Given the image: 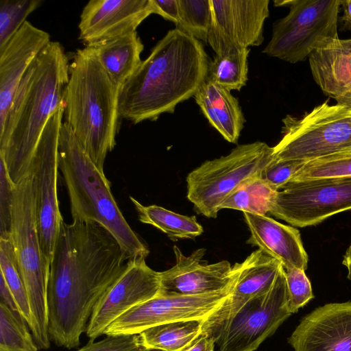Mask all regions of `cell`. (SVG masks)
Segmentation results:
<instances>
[{"label":"cell","mask_w":351,"mask_h":351,"mask_svg":"<svg viewBox=\"0 0 351 351\" xmlns=\"http://www.w3.org/2000/svg\"><path fill=\"white\" fill-rule=\"evenodd\" d=\"M64 112L63 104L49 119L29 167L34 180L36 217L40 245L49 265L63 221L58 199L57 180L58 142Z\"/></svg>","instance_id":"8fae6325"},{"label":"cell","mask_w":351,"mask_h":351,"mask_svg":"<svg viewBox=\"0 0 351 351\" xmlns=\"http://www.w3.org/2000/svg\"><path fill=\"white\" fill-rule=\"evenodd\" d=\"M15 185L3 159L0 157V238L2 239H10Z\"/></svg>","instance_id":"e575fe53"},{"label":"cell","mask_w":351,"mask_h":351,"mask_svg":"<svg viewBox=\"0 0 351 351\" xmlns=\"http://www.w3.org/2000/svg\"><path fill=\"white\" fill-rule=\"evenodd\" d=\"M291 315L283 266L271 289L249 300L221 329L219 351H255Z\"/></svg>","instance_id":"7c38bea8"},{"label":"cell","mask_w":351,"mask_h":351,"mask_svg":"<svg viewBox=\"0 0 351 351\" xmlns=\"http://www.w3.org/2000/svg\"><path fill=\"white\" fill-rule=\"evenodd\" d=\"M351 210V176L291 181L278 191L269 213L293 226L320 223Z\"/></svg>","instance_id":"30bf717a"},{"label":"cell","mask_w":351,"mask_h":351,"mask_svg":"<svg viewBox=\"0 0 351 351\" xmlns=\"http://www.w3.org/2000/svg\"><path fill=\"white\" fill-rule=\"evenodd\" d=\"M118 93L91 47L77 49L69 64L64 122L103 174L107 154L116 145Z\"/></svg>","instance_id":"277c9868"},{"label":"cell","mask_w":351,"mask_h":351,"mask_svg":"<svg viewBox=\"0 0 351 351\" xmlns=\"http://www.w3.org/2000/svg\"><path fill=\"white\" fill-rule=\"evenodd\" d=\"M282 123L272 160L306 162L351 150V108L346 106L326 101L300 117L287 115Z\"/></svg>","instance_id":"ba28073f"},{"label":"cell","mask_w":351,"mask_h":351,"mask_svg":"<svg viewBox=\"0 0 351 351\" xmlns=\"http://www.w3.org/2000/svg\"><path fill=\"white\" fill-rule=\"evenodd\" d=\"M26 321L0 303V351H38Z\"/></svg>","instance_id":"f546056e"},{"label":"cell","mask_w":351,"mask_h":351,"mask_svg":"<svg viewBox=\"0 0 351 351\" xmlns=\"http://www.w3.org/2000/svg\"><path fill=\"white\" fill-rule=\"evenodd\" d=\"M203 322L204 319H192L149 328L138 335L141 345L147 351H180L199 337Z\"/></svg>","instance_id":"d4e9b609"},{"label":"cell","mask_w":351,"mask_h":351,"mask_svg":"<svg viewBox=\"0 0 351 351\" xmlns=\"http://www.w3.org/2000/svg\"><path fill=\"white\" fill-rule=\"evenodd\" d=\"M138 335L129 336H106L104 339L90 341L77 351H141Z\"/></svg>","instance_id":"8d00e7d4"},{"label":"cell","mask_w":351,"mask_h":351,"mask_svg":"<svg viewBox=\"0 0 351 351\" xmlns=\"http://www.w3.org/2000/svg\"><path fill=\"white\" fill-rule=\"evenodd\" d=\"M193 342H194V341H193ZM191 344H192V343H191ZM191 345H190V346H191ZM190 346H187L186 348H184L183 350H180V351H186V349H187ZM141 351H147V350H141Z\"/></svg>","instance_id":"7bdbcfd3"},{"label":"cell","mask_w":351,"mask_h":351,"mask_svg":"<svg viewBox=\"0 0 351 351\" xmlns=\"http://www.w3.org/2000/svg\"><path fill=\"white\" fill-rule=\"evenodd\" d=\"M0 274L14 296L19 313L30 328L32 317L27 289L10 239L0 238Z\"/></svg>","instance_id":"f1b7e54d"},{"label":"cell","mask_w":351,"mask_h":351,"mask_svg":"<svg viewBox=\"0 0 351 351\" xmlns=\"http://www.w3.org/2000/svg\"><path fill=\"white\" fill-rule=\"evenodd\" d=\"M261 176L245 182L221 204L220 209L230 208L266 215L273 205L276 192Z\"/></svg>","instance_id":"83f0119b"},{"label":"cell","mask_w":351,"mask_h":351,"mask_svg":"<svg viewBox=\"0 0 351 351\" xmlns=\"http://www.w3.org/2000/svg\"><path fill=\"white\" fill-rule=\"evenodd\" d=\"M154 14H158L165 20L178 24L180 20L178 0H152Z\"/></svg>","instance_id":"74e56055"},{"label":"cell","mask_w":351,"mask_h":351,"mask_svg":"<svg viewBox=\"0 0 351 351\" xmlns=\"http://www.w3.org/2000/svg\"><path fill=\"white\" fill-rule=\"evenodd\" d=\"M234 266L237 278L231 293L202 324L201 335L214 341L221 329L249 300L271 289L282 265L258 249Z\"/></svg>","instance_id":"2e32d148"},{"label":"cell","mask_w":351,"mask_h":351,"mask_svg":"<svg viewBox=\"0 0 351 351\" xmlns=\"http://www.w3.org/2000/svg\"><path fill=\"white\" fill-rule=\"evenodd\" d=\"M243 215L250 232L247 243L258 247L280 261L285 269L298 268L305 271L307 269L308 255L297 228L266 215L249 213H243Z\"/></svg>","instance_id":"44dd1931"},{"label":"cell","mask_w":351,"mask_h":351,"mask_svg":"<svg viewBox=\"0 0 351 351\" xmlns=\"http://www.w3.org/2000/svg\"><path fill=\"white\" fill-rule=\"evenodd\" d=\"M0 303L7 306L10 309L14 312H18V307L16 306L14 296L8 286L3 277L0 274Z\"/></svg>","instance_id":"f35d334b"},{"label":"cell","mask_w":351,"mask_h":351,"mask_svg":"<svg viewBox=\"0 0 351 351\" xmlns=\"http://www.w3.org/2000/svg\"><path fill=\"white\" fill-rule=\"evenodd\" d=\"M130 198L141 222L154 226L173 241L193 239L203 233L195 216L178 214L157 205L144 206L134 197Z\"/></svg>","instance_id":"484cf974"},{"label":"cell","mask_w":351,"mask_h":351,"mask_svg":"<svg viewBox=\"0 0 351 351\" xmlns=\"http://www.w3.org/2000/svg\"><path fill=\"white\" fill-rule=\"evenodd\" d=\"M131 258L114 237L91 221H62L49 265L47 285L50 339L78 347L93 309Z\"/></svg>","instance_id":"6da1fadb"},{"label":"cell","mask_w":351,"mask_h":351,"mask_svg":"<svg viewBox=\"0 0 351 351\" xmlns=\"http://www.w3.org/2000/svg\"><path fill=\"white\" fill-rule=\"evenodd\" d=\"M346 176H351V150L306 162L294 174L289 182L318 178Z\"/></svg>","instance_id":"1f68e13d"},{"label":"cell","mask_w":351,"mask_h":351,"mask_svg":"<svg viewBox=\"0 0 351 351\" xmlns=\"http://www.w3.org/2000/svg\"><path fill=\"white\" fill-rule=\"evenodd\" d=\"M176 264L160 271L161 291L180 295H199L221 291L234 280L235 271L228 261L208 264L203 257L205 248H199L189 256L173 246Z\"/></svg>","instance_id":"d6986e66"},{"label":"cell","mask_w":351,"mask_h":351,"mask_svg":"<svg viewBox=\"0 0 351 351\" xmlns=\"http://www.w3.org/2000/svg\"><path fill=\"white\" fill-rule=\"evenodd\" d=\"M50 41L49 33L26 21L0 49V128L5 123L23 75Z\"/></svg>","instance_id":"ffe728a7"},{"label":"cell","mask_w":351,"mask_h":351,"mask_svg":"<svg viewBox=\"0 0 351 351\" xmlns=\"http://www.w3.org/2000/svg\"><path fill=\"white\" fill-rule=\"evenodd\" d=\"M69 64L62 45L50 41L32 62L17 86L0 128V157L15 184L30 173L32 156L45 125L64 104Z\"/></svg>","instance_id":"3957f363"},{"label":"cell","mask_w":351,"mask_h":351,"mask_svg":"<svg viewBox=\"0 0 351 351\" xmlns=\"http://www.w3.org/2000/svg\"><path fill=\"white\" fill-rule=\"evenodd\" d=\"M285 276L288 292V306L292 314L314 298V295L311 282L304 270L298 268L285 269Z\"/></svg>","instance_id":"836d02e7"},{"label":"cell","mask_w":351,"mask_h":351,"mask_svg":"<svg viewBox=\"0 0 351 351\" xmlns=\"http://www.w3.org/2000/svg\"><path fill=\"white\" fill-rule=\"evenodd\" d=\"M160 290V273L150 268L145 258L131 259L95 305L86 331L87 337L95 340L101 336L117 318Z\"/></svg>","instance_id":"9a60e30c"},{"label":"cell","mask_w":351,"mask_h":351,"mask_svg":"<svg viewBox=\"0 0 351 351\" xmlns=\"http://www.w3.org/2000/svg\"><path fill=\"white\" fill-rule=\"evenodd\" d=\"M43 3L42 0H1L0 49L26 21V18Z\"/></svg>","instance_id":"d6a6232c"},{"label":"cell","mask_w":351,"mask_h":351,"mask_svg":"<svg viewBox=\"0 0 351 351\" xmlns=\"http://www.w3.org/2000/svg\"><path fill=\"white\" fill-rule=\"evenodd\" d=\"M211 26L208 43L215 55L249 49L263 41L269 0H210Z\"/></svg>","instance_id":"5bb4252c"},{"label":"cell","mask_w":351,"mask_h":351,"mask_svg":"<svg viewBox=\"0 0 351 351\" xmlns=\"http://www.w3.org/2000/svg\"><path fill=\"white\" fill-rule=\"evenodd\" d=\"M209 123L232 143H237L245 118L238 99L230 91L206 77L194 95Z\"/></svg>","instance_id":"603a6c76"},{"label":"cell","mask_w":351,"mask_h":351,"mask_svg":"<svg viewBox=\"0 0 351 351\" xmlns=\"http://www.w3.org/2000/svg\"><path fill=\"white\" fill-rule=\"evenodd\" d=\"M287 341L294 351H351V301L317 307L302 317Z\"/></svg>","instance_id":"ac0fdd59"},{"label":"cell","mask_w":351,"mask_h":351,"mask_svg":"<svg viewBox=\"0 0 351 351\" xmlns=\"http://www.w3.org/2000/svg\"><path fill=\"white\" fill-rule=\"evenodd\" d=\"M58 163L73 220L99 223L114 237L131 259H146L149 251L124 218L111 192L110 182L65 122L60 132Z\"/></svg>","instance_id":"5b68a950"},{"label":"cell","mask_w":351,"mask_h":351,"mask_svg":"<svg viewBox=\"0 0 351 351\" xmlns=\"http://www.w3.org/2000/svg\"><path fill=\"white\" fill-rule=\"evenodd\" d=\"M208 62L199 40L176 27L169 30L119 88L120 119L136 124L173 113L178 104L194 97Z\"/></svg>","instance_id":"7a4b0ae2"},{"label":"cell","mask_w":351,"mask_h":351,"mask_svg":"<svg viewBox=\"0 0 351 351\" xmlns=\"http://www.w3.org/2000/svg\"><path fill=\"white\" fill-rule=\"evenodd\" d=\"M235 276L226 289L199 295H180L160 291L154 298L130 308L112 322L104 331L106 336H129L166 323L205 319L231 293Z\"/></svg>","instance_id":"4fadbf2b"},{"label":"cell","mask_w":351,"mask_h":351,"mask_svg":"<svg viewBox=\"0 0 351 351\" xmlns=\"http://www.w3.org/2000/svg\"><path fill=\"white\" fill-rule=\"evenodd\" d=\"M178 3L180 20L176 28L207 43L212 19L210 0H178Z\"/></svg>","instance_id":"4dcf8cb0"},{"label":"cell","mask_w":351,"mask_h":351,"mask_svg":"<svg viewBox=\"0 0 351 351\" xmlns=\"http://www.w3.org/2000/svg\"><path fill=\"white\" fill-rule=\"evenodd\" d=\"M250 49H236L215 55L208 62L206 78L231 91L240 90L247 82Z\"/></svg>","instance_id":"4316f807"},{"label":"cell","mask_w":351,"mask_h":351,"mask_svg":"<svg viewBox=\"0 0 351 351\" xmlns=\"http://www.w3.org/2000/svg\"><path fill=\"white\" fill-rule=\"evenodd\" d=\"M152 14V0H90L80 14L79 39L90 47L132 33Z\"/></svg>","instance_id":"e0dca14e"},{"label":"cell","mask_w":351,"mask_h":351,"mask_svg":"<svg viewBox=\"0 0 351 351\" xmlns=\"http://www.w3.org/2000/svg\"><path fill=\"white\" fill-rule=\"evenodd\" d=\"M342 264L347 268V278L351 281V243L343 255Z\"/></svg>","instance_id":"b9f144b4"},{"label":"cell","mask_w":351,"mask_h":351,"mask_svg":"<svg viewBox=\"0 0 351 351\" xmlns=\"http://www.w3.org/2000/svg\"><path fill=\"white\" fill-rule=\"evenodd\" d=\"M273 147L261 141L237 145L228 155L206 160L186 179L187 198L197 214L216 218L226 199L260 177L272 160Z\"/></svg>","instance_id":"52a82bcc"},{"label":"cell","mask_w":351,"mask_h":351,"mask_svg":"<svg viewBox=\"0 0 351 351\" xmlns=\"http://www.w3.org/2000/svg\"><path fill=\"white\" fill-rule=\"evenodd\" d=\"M90 47L119 88L134 73L143 61L141 54L144 45L136 31Z\"/></svg>","instance_id":"cb8c5ba5"},{"label":"cell","mask_w":351,"mask_h":351,"mask_svg":"<svg viewBox=\"0 0 351 351\" xmlns=\"http://www.w3.org/2000/svg\"><path fill=\"white\" fill-rule=\"evenodd\" d=\"M274 5L288 7L289 11L274 23L271 39L263 51L266 55L296 63L339 38L341 0H276Z\"/></svg>","instance_id":"9c48e42d"},{"label":"cell","mask_w":351,"mask_h":351,"mask_svg":"<svg viewBox=\"0 0 351 351\" xmlns=\"http://www.w3.org/2000/svg\"><path fill=\"white\" fill-rule=\"evenodd\" d=\"M306 163L302 160H271L261 178L276 191L281 189Z\"/></svg>","instance_id":"d590c367"},{"label":"cell","mask_w":351,"mask_h":351,"mask_svg":"<svg viewBox=\"0 0 351 351\" xmlns=\"http://www.w3.org/2000/svg\"><path fill=\"white\" fill-rule=\"evenodd\" d=\"M215 344L213 339L200 335L186 351H215Z\"/></svg>","instance_id":"ab89813d"},{"label":"cell","mask_w":351,"mask_h":351,"mask_svg":"<svg viewBox=\"0 0 351 351\" xmlns=\"http://www.w3.org/2000/svg\"><path fill=\"white\" fill-rule=\"evenodd\" d=\"M343 16L341 21L346 29L351 31V0H341Z\"/></svg>","instance_id":"60d3db41"},{"label":"cell","mask_w":351,"mask_h":351,"mask_svg":"<svg viewBox=\"0 0 351 351\" xmlns=\"http://www.w3.org/2000/svg\"><path fill=\"white\" fill-rule=\"evenodd\" d=\"M308 60L322 92L351 108V38L335 39L313 51Z\"/></svg>","instance_id":"7402d4cb"},{"label":"cell","mask_w":351,"mask_h":351,"mask_svg":"<svg viewBox=\"0 0 351 351\" xmlns=\"http://www.w3.org/2000/svg\"><path fill=\"white\" fill-rule=\"evenodd\" d=\"M10 239L27 289L32 317L31 332L39 349L47 350L51 344L47 306L49 265L38 235L32 173L15 185Z\"/></svg>","instance_id":"8992f818"}]
</instances>
